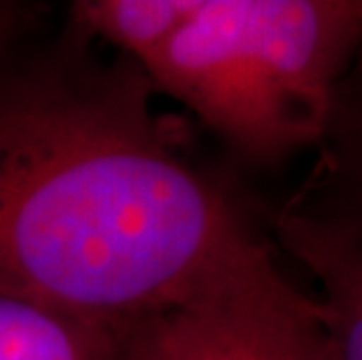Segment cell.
<instances>
[{
	"label": "cell",
	"mask_w": 362,
	"mask_h": 360,
	"mask_svg": "<svg viewBox=\"0 0 362 360\" xmlns=\"http://www.w3.org/2000/svg\"><path fill=\"white\" fill-rule=\"evenodd\" d=\"M117 360H337L315 297L274 255L124 327Z\"/></svg>",
	"instance_id": "cell-3"
},
{
	"label": "cell",
	"mask_w": 362,
	"mask_h": 360,
	"mask_svg": "<svg viewBox=\"0 0 362 360\" xmlns=\"http://www.w3.org/2000/svg\"><path fill=\"white\" fill-rule=\"evenodd\" d=\"M279 243L318 281L320 320L337 360H362V243L285 204L272 216Z\"/></svg>",
	"instance_id": "cell-4"
},
{
	"label": "cell",
	"mask_w": 362,
	"mask_h": 360,
	"mask_svg": "<svg viewBox=\"0 0 362 360\" xmlns=\"http://www.w3.org/2000/svg\"><path fill=\"white\" fill-rule=\"evenodd\" d=\"M272 255L129 84L0 91V295L112 332Z\"/></svg>",
	"instance_id": "cell-1"
},
{
	"label": "cell",
	"mask_w": 362,
	"mask_h": 360,
	"mask_svg": "<svg viewBox=\"0 0 362 360\" xmlns=\"http://www.w3.org/2000/svg\"><path fill=\"white\" fill-rule=\"evenodd\" d=\"M318 162L290 206L362 243V47L339 82Z\"/></svg>",
	"instance_id": "cell-5"
},
{
	"label": "cell",
	"mask_w": 362,
	"mask_h": 360,
	"mask_svg": "<svg viewBox=\"0 0 362 360\" xmlns=\"http://www.w3.org/2000/svg\"><path fill=\"white\" fill-rule=\"evenodd\" d=\"M362 47V0H182L141 64L243 162L318 148Z\"/></svg>",
	"instance_id": "cell-2"
},
{
	"label": "cell",
	"mask_w": 362,
	"mask_h": 360,
	"mask_svg": "<svg viewBox=\"0 0 362 360\" xmlns=\"http://www.w3.org/2000/svg\"><path fill=\"white\" fill-rule=\"evenodd\" d=\"M119 332L0 295V360H117Z\"/></svg>",
	"instance_id": "cell-6"
},
{
	"label": "cell",
	"mask_w": 362,
	"mask_h": 360,
	"mask_svg": "<svg viewBox=\"0 0 362 360\" xmlns=\"http://www.w3.org/2000/svg\"><path fill=\"white\" fill-rule=\"evenodd\" d=\"M14 28H17V7L0 5V52L5 50L7 40L12 37Z\"/></svg>",
	"instance_id": "cell-7"
}]
</instances>
